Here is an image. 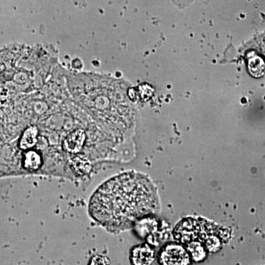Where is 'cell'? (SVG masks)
Listing matches in <instances>:
<instances>
[{"label": "cell", "mask_w": 265, "mask_h": 265, "mask_svg": "<svg viewBox=\"0 0 265 265\" xmlns=\"http://www.w3.org/2000/svg\"><path fill=\"white\" fill-rule=\"evenodd\" d=\"M158 207L156 189L149 179L141 174L126 173L110 179L95 191L89 212L99 225L118 232L154 213Z\"/></svg>", "instance_id": "6da1fadb"}, {"label": "cell", "mask_w": 265, "mask_h": 265, "mask_svg": "<svg viewBox=\"0 0 265 265\" xmlns=\"http://www.w3.org/2000/svg\"><path fill=\"white\" fill-rule=\"evenodd\" d=\"M160 260L162 265H189L190 256L183 246L170 244L162 250Z\"/></svg>", "instance_id": "7a4b0ae2"}, {"label": "cell", "mask_w": 265, "mask_h": 265, "mask_svg": "<svg viewBox=\"0 0 265 265\" xmlns=\"http://www.w3.org/2000/svg\"><path fill=\"white\" fill-rule=\"evenodd\" d=\"M85 131L82 129H77L69 133L64 141V148L66 151L72 154L80 153L85 144Z\"/></svg>", "instance_id": "3957f363"}, {"label": "cell", "mask_w": 265, "mask_h": 265, "mask_svg": "<svg viewBox=\"0 0 265 265\" xmlns=\"http://www.w3.org/2000/svg\"><path fill=\"white\" fill-rule=\"evenodd\" d=\"M154 260V251L148 244L136 246L131 253V261L134 265H151Z\"/></svg>", "instance_id": "277c9868"}, {"label": "cell", "mask_w": 265, "mask_h": 265, "mask_svg": "<svg viewBox=\"0 0 265 265\" xmlns=\"http://www.w3.org/2000/svg\"><path fill=\"white\" fill-rule=\"evenodd\" d=\"M23 167L28 171H38L43 165V158L39 152L30 150L24 154Z\"/></svg>", "instance_id": "5b68a950"}, {"label": "cell", "mask_w": 265, "mask_h": 265, "mask_svg": "<svg viewBox=\"0 0 265 265\" xmlns=\"http://www.w3.org/2000/svg\"><path fill=\"white\" fill-rule=\"evenodd\" d=\"M38 133V128L35 126H30L25 130L20 139V148L23 150L32 149L37 143Z\"/></svg>", "instance_id": "8992f818"}, {"label": "cell", "mask_w": 265, "mask_h": 265, "mask_svg": "<svg viewBox=\"0 0 265 265\" xmlns=\"http://www.w3.org/2000/svg\"><path fill=\"white\" fill-rule=\"evenodd\" d=\"M71 168L73 171H75L77 175H85L90 172L91 164L88 161L87 158L81 157H75L72 160L70 165Z\"/></svg>", "instance_id": "52a82bcc"}, {"label": "cell", "mask_w": 265, "mask_h": 265, "mask_svg": "<svg viewBox=\"0 0 265 265\" xmlns=\"http://www.w3.org/2000/svg\"><path fill=\"white\" fill-rule=\"evenodd\" d=\"M187 251L196 261H201L207 256V251L201 243L195 241L187 243Z\"/></svg>", "instance_id": "ba28073f"}, {"label": "cell", "mask_w": 265, "mask_h": 265, "mask_svg": "<svg viewBox=\"0 0 265 265\" xmlns=\"http://www.w3.org/2000/svg\"><path fill=\"white\" fill-rule=\"evenodd\" d=\"M89 265H111L109 258L102 255H96L90 260Z\"/></svg>", "instance_id": "9c48e42d"}, {"label": "cell", "mask_w": 265, "mask_h": 265, "mask_svg": "<svg viewBox=\"0 0 265 265\" xmlns=\"http://www.w3.org/2000/svg\"><path fill=\"white\" fill-rule=\"evenodd\" d=\"M152 265V264H151Z\"/></svg>", "instance_id": "30bf717a"}]
</instances>
